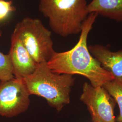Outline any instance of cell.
Segmentation results:
<instances>
[{
    "instance_id": "1",
    "label": "cell",
    "mask_w": 122,
    "mask_h": 122,
    "mask_svg": "<svg viewBox=\"0 0 122 122\" xmlns=\"http://www.w3.org/2000/svg\"><path fill=\"white\" fill-rule=\"evenodd\" d=\"M90 13L84 22L78 42L67 51L54 52L47 65L52 72L59 74H78L85 77L94 87L103 86L114 79L92 56L87 45V39L98 17Z\"/></svg>"
},
{
    "instance_id": "10",
    "label": "cell",
    "mask_w": 122,
    "mask_h": 122,
    "mask_svg": "<svg viewBox=\"0 0 122 122\" xmlns=\"http://www.w3.org/2000/svg\"><path fill=\"white\" fill-rule=\"evenodd\" d=\"M103 87L113 98L119 109V114L116 122H122V82L114 79L113 80L108 82Z\"/></svg>"
},
{
    "instance_id": "4",
    "label": "cell",
    "mask_w": 122,
    "mask_h": 122,
    "mask_svg": "<svg viewBox=\"0 0 122 122\" xmlns=\"http://www.w3.org/2000/svg\"><path fill=\"white\" fill-rule=\"evenodd\" d=\"M12 34L20 41L38 64L47 62L55 52L51 32L39 19L23 18L15 25Z\"/></svg>"
},
{
    "instance_id": "3",
    "label": "cell",
    "mask_w": 122,
    "mask_h": 122,
    "mask_svg": "<svg viewBox=\"0 0 122 122\" xmlns=\"http://www.w3.org/2000/svg\"><path fill=\"white\" fill-rule=\"evenodd\" d=\"M86 0H39V11L52 31L62 37L81 33L89 14Z\"/></svg>"
},
{
    "instance_id": "9",
    "label": "cell",
    "mask_w": 122,
    "mask_h": 122,
    "mask_svg": "<svg viewBox=\"0 0 122 122\" xmlns=\"http://www.w3.org/2000/svg\"><path fill=\"white\" fill-rule=\"evenodd\" d=\"M88 13L122 22V0H92L87 4Z\"/></svg>"
},
{
    "instance_id": "13",
    "label": "cell",
    "mask_w": 122,
    "mask_h": 122,
    "mask_svg": "<svg viewBox=\"0 0 122 122\" xmlns=\"http://www.w3.org/2000/svg\"></svg>"
},
{
    "instance_id": "12",
    "label": "cell",
    "mask_w": 122,
    "mask_h": 122,
    "mask_svg": "<svg viewBox=\"0 0 122 122\" xmlns=\"http://www.w3.org/2000/svg\"><path fill=\"white\" fill-rule=\"evenodd\" d=\"M15 10L16 8L11 0H0V22L6 20Z\"/></svg>"
},
{
    "instance_id": "11",
    "label": "cell",
    "mask_w": 122,
    "mask_h": 122,
    "mask_svg": "<svg viewBox=\"0 0 122 122\" xmlns=\"http://www.w3.org/2000/svg\"><path fill=\"white\" fill-rule=\"evenodd\" d=\"M2 33L0 29V37ZM14 78L13 69L8 54L0 52V81H8Z\"/></svg>"
},
{
    "instance_id": "6",
    "label": "cell",
    "mask_w": 122,
    "mask_h": 122,
    "mask_svg": "<svg viewBox=\"0 0 122 122\" xmlns=\"http://www.w3.org/2000/svg\"><path fill=\"white\" fill-rule=\"evenodd\" d=\"M80 100L86 105L93 122H115L116 102L103 86L94 87L85 82Z\"/></svg>"
},
{
    "instance_id": "8",
    "label": "cell",
    "mask_w": 122,
    "mask_h": 122,
    "mask_svg": "<svg viewBox=\"0 0 122 122\" xmlns=\"http://www.w3.org/2000/svg\"><path fill=\"white\" fill-rule=\"evenodd\" d=\"M90 52L102 67L122 82V48L112 51L108 46L100 44L88 46Z\"/></svg>"
},
{
    "instance_id": "7",
    "label": "cell",
    "mask_w": 122,
    "mask_h": 122,
    "mask_svg": "<svg viewBox=\"0 0 122 122\" xmlns=\"http://www.w3.org/2000/svg\"><path fill=\"white\" fill-rule=\"evenodd\" d=\"M8 54L15 78L23 80L35 71L38 64L31 57L20 41L13 34Z\"/></svg>"
},
{
    "instance_id": "5",
    "label": "cell",
    "mask_w": 122,
    "mask_h": 122,
    "mask_svg": "<svg viewBox=\"0 0 122 122\" xmlns=\"http://www.w3.org/2000/svg\"><path fill=\"white\" fill-rule=\"evenodd\" d=\"M30 96L23 80L0 81V116L12 118L25 112Z\"/></svg>"
},
{
    "instance_id": "2",
    "label": "cell",
    "mask_w": 122,
    "mask_h": 122,
    "mask_svg": "<svg viewBox=\"0 0 122 122\" xmlns=\"http://www.w3.org/2000/svg\"><path fill=\"white\" fill-rule=\"evenodd\" d=\"M23 80L30 95L44 98L58 112L70 102V93L75 82L73 75L55 73L47 62L38 64L35 71Z\"/></svg>"
}]
</instances>
